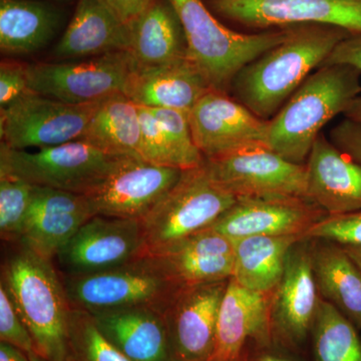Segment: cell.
I'll list each match as a JSON object with an SVG mask.
<instances>
[{"instance_id":"1","label":"cell","mask_w":361,"mask_h":361,"mask_svg":"<svg viewBox=\"0 0 361 361\" xmlns=\"http://www.w3.org/2000/svg\"><path fill=\"white\" fill-rule=\"evenodd\" d=\"M353 33L336 26L296 25L284 42L244 66L232 82L234 99L262 120L273 118L289 97Z\"/></svg>"},{"instance_id":"2","label":"cell","mask_w":361,"mask_h":361,"mask_svg":"<svg viewBox=\"0 0 361 361\" xmlns=\"http://www.w3.org/2000/svg\"><path fill=\"white\" fill-rule=\"evenodd\" d=\"M2 265L1 283L13 299L35 343L47 361H68L71 304L52 261L16 243Z\"/></svg>"},{"instance_id":"3","label":"cell","mask_w":361,"mask_h":361,"mask_svg":"<svg viewBox=\"0 0 361 361\" xmlns=\"http://www.w3.org/2000/svg\"><path fill=\"white\" fill-rule=\"evenodd\" d=\"M361 94V73L348 65H322L269 120L268 148L305 164L322 128L345 113Z\"/></svg>"},{"instance_id":"4","label":"cell","mask_w":361,"mask_h":361,"mask_svg":"<svg viewBox=\"0 0 361 361\" xmlns=\"http://www.w3.org/2000/svg\"><path fill=\"white\" fill-rule=\"evenodd\" d=\"M179 18L190 61L211 89L228 94L244 66L281 44L292 27L254 33L237 32L222 25L203 0H168Z\"/></svg>"},{"instance_id":"5","label":"cell","mask_w":361,"mask_h":361,"mask_svg":"<svg viewBox=\"0 0 361 361\" xmlns=\"http://www.w3.org/2000/svg\"><path fill=\"white\" fill-rule=\"evenodd\" d=\"M61 276L71 306L90 314L134 307L151 308L165 314L183 288L153 255H142L92 274Z\"/></svg>"},{"instance_id":"6","label":"cell","mask_w":361,"mask_h":361,"mask_svg":"<svg viewBox=\"0 0 361 361\" xmlns=\"http://www.w3.org/2000/svg\"><path fill=\"white\" fill-rule=\"evenodd\" d=\"M236 200L214 182L204 164L183 171L177 184L141 221L145 255H159L208 229Z\"/></svg>"},{"instance_id":"7","label":"cell","mask_w":361,"mask_h":361,"mask_svg":"<svg viewBox=\"0 0 361 361\" xmlns=\"http://www.w3.org/2000/svg\"><path fill=\"white\" fill-rule=\"evenodd\" d=\"M123 157L106 155L82 141L37 151L13 149L0 145V172L35 186L87 195L103 182Z\"/></svg>"},{"instance_id":"8","label":"cell","mask_w":361,"mask_h":361,"mask_svg":"<svg viewBox=\"0 0 361 361\" xmlns=\"http://www.w3.org/2000/svg\"><path fill=\"white\" fill-rule=\"evenodd\" d=\"M99 102L63 103L30 90L0 110L1 142L13 149H39L80 141Z\"/></svg>"},{"instance_id":"9","label":"cell","mask_w":361,"mask_h":361,"mask_svg":"<svg viewBox=\"0 0 361 361\" xmlns=\"http://www.w3.org/2000/svg\"><path fill=\"white\" fill-rule=\"evenodd\" d=\"M133 66L129 51L80 61L32 63L27 65L28 89L63 103H96L123 92Z\"/></svg>"},{"instance_id":"10","label":"cell","mask_w":361,"mask_h":361,"mask_svg":"<svg viewBox=\"0 0 361 361\" xmlns=\"http://www.w3.org/2000/svg\"><path fill=\"white\" fill-rule=\"evenodd\" d=\"M218 186L235 197L307 199V170L270 149H254L205 160ZM308 200V199H307Z\"/></svg>"},{"instance_id":"11","label":"cell","mask_w":361,"mask_h":361,"mask_svg":"<svg viewBox=\"0 0 361 361\" xmlns=\"http://www.w3.org/2000/svg\"><path fill=\"white\" fill-rule=\"evenodd\" d=\"M209 8L244 27L264 30L304 25L336 26L361 35V0H207Z\"/></svg>"},{"instance_id":"12","label":"cell","mask_w":361,"mask_h":361,"mask_svg":"<svg viewBox=\"0 0 361 361\" xmlns=\"http://www.w3.org/2000/svg\"><path fill=\"white\" fill-rule=\"evenodd\" d=\"M197 148L205 160L268 148L269 121L262 120L226 92L210 90L188 113Z\"/></svg>"},{"instance_id":"13","label":"cell","mask_w":361,"mask_h":361,"mask_svg":"<svg viewBox=\"0 0 361 361\" xmlns=\"http://www.w3.org/2000/svg\"><path fill=\"white\" fill-rule=\"evenodd\" d=\"M183 171L123 157L85 196L94 216L142 221L177 184Z\"/></svg>"},{"instance_id":"14","label":"cell","mask_w":361,"mask_h":361,"mask_svg":"<svg viewBox=\"0 0 361 361\" xmlns=\"http://www.w3.org/2000/svg\"><path fill=\"white\" fill-rule=\"evenodd\" d=\"M145 255L141 221L92 216L56 259L68 276L113 269Z\"/></svg>"},{"instance_id":"15","label":"cell","mask_w":361,"mask_h":361,"mask_svg":"<svg viewBox=\"0 0 361 361\" xmlns=\"http://www.w3.org/2000/svg\"><path fill=\"white\" fill-rule=\"evenodd\" d=\"M229 280L183 287L166 310L174 361H209L221 302Z\"/></svg>"},{"instance_id":"16","label":"cell","mask_w":361,"mask_h":361,"mask_svg":"<svg viewBox=\"0 0 361 361\" xmlns=\"http://www.w3.org/2000/svg\"><path fill=\"white\" fill-rule=\"evenodd\" d=\"M327 216L304 198L239 197L210 229L230 239L251 236H299Z\"/></svg>"},{"instance_id":"17","label":"cell","mask_w":361,"mask_h":361,"mask_svg":"<svg viewBox=\"0 0 361 361\" xmlns=\"http://www.w3.org/2000/svg\"><path fill=\"white\" fill-rule=\"evenodd\" d=\"M319 300L310 240H300L289 251L283 276L274 290L271 329L284 341L300 343L311 331Z\"/></svg>"},{"instance_id":"18","label":"cell","mask_w":361,"mask_h":361,"mask_svg":"<svg viewBox=\"0 0 361 361\" xmlns=\"http://www.w3.org/2000/svg\"><path fill=\"white\" fill-rule=\"evenodd\" d=\"M92 216L85 195L35 186L18 243L52 261Z\"/></svg>"},{"instance_id":"19","label":"cell","mask_w":361,"mask_h":361,"mask_svg":"<svg viewBox=\"0 0 361 361\" xmlns=\"http://www.w3.org/2000/svg\"><path fill=\"white\" fill-rule=\"evenodd\" d=\"M305 165L308 200L329 216L361 211V164L320 134Z\"/></svg>"},{"instance_id":"20","label":"cell","mask_w":361,"mask_h":361,"mask_svg":"<svg viewBox=\"0 0 361 361\" xmlns=\"http://www.w3.org/2000/svg\"><path fill=\"white\" fill-rule=\"evenodd\" d=\"M210 90L201 71L187 56L161 66H137L134 61L123 94L140 106L188 114Z\"/></svg>"},{"instance_id":"21","label":"cell","mask_w":361,"mask_h":361,"mask_svg":"<svg viewBox=\"0 0 361 361\" xmlns=\"http://www.w3.org/2000/svg\"><path fill=\"white\" fill-rule=\"evenodd\" d=\"M269 294L240 286L230 279L221 302L215 346L209 361H238L249 339L264 342L271 331Z\"/></svg>"},{"instance_id":"22","label":"cell","mask_w":361,"mask_h":361,"mask_svg":"<svg viewBox=\"0 0 361 361\" xmlns=\"http://www.w3.org/2000/svg\"><path fill=\"white\" fill-rule=\"evenodd\" d=\"M129 47V25L104 0H78L73 18L52 54L59 61H77L128 51Z\"/></svg>"},{"instance_id":"23","label":"cell","mask_w":361,"mask_h":361,"mask_svg":"<svg viewBox=\"0 0 361 361\" xmlns=\"http://www.w3.org/2000/svg\"><path fill=\"white\" fill-rule=\"evenodd\" d=\"M99 332L130 361H174L165 316L147 307L90 314Z\"/></svg>"},{"instance_id":"24","label":"cell","mask_w":361,"mask_h":361,"mask_svg":"<svg viewBox=\"0 0 361 361\" xmlns=\"http://www.w3.org/2000/svg\"><path fill=\"white\" fill-rule=\"evenodd\" d=\"M153 256L183 287L229 280L234 272V242L210 228Z\"/></svg>"},{"instance_id":"25","label":"cell","mask_w":361,"mask_h":361,"mask_svg":"<svg viewBox=\"0 0 361 361\" xmlns=\"http://www.w3.org/2000/svg\"><path fill=\"white\" fill-rule=\"evenodd\" d=\"M129 28L128 51L135 65L161 66L188 56L184 30L168 0H154Z\"/></svg>"},{"instance_id":"26","label":"cell","mask_w":361,"mask_h":361,"mask_svg":"<svg viewBox=\"0 0 361 361\" xmlns=\"http://www.w3.org/2000/svg\"><path fill=\"white\" fill-rule=\"evenodd\" d=\"M319 241L310 246L313 274L319 295L361 330V271L343 247Z\"/></svg>"},{"instance_id":"27","label":"cell","mask_w":361,"mask_h":361,"mask_svg":"<svg viewBox=\"0 0 361 361\" xmlns=\"http://www.w3.org/2000/svg\"><path fill=\"white\" fill-rule=\"evenodd\" d=\"M61 14L39 0H0V51L23 56L47 47L58 32Z\"/></svg>"},{"instance_id":"28","label":"cell","mask_w":361,"mask_h":361,"mask_svg":"<svg viewBox=\"0 0 361 361\" xmlns=\"http://www.w3.org/2000/svg\"><path fill=\"white\" fill-rule=\"evenodd\" d=\"M234 242L232 280L259 293L274 291L283 276L289 251L299 236H251Z\"/></svg>"},{"instance_id":"29","label":"cell","mask_w":361,"mask_h":361,"mask_svg":"<svg viewBox=\"0 0 361 361\" xmlns=\"http://www.w3.org/2000/svg\"><path fill=\"white\" fill-rule=\"evenodd\" d=\"M80 141L106 155L141 158L139 106L123 92L99 102Z\"/></svg>"},{"instance_id":"30","label":"cell","mask_w":361,"mask_h":361,"mask_svg":"<svg viewBox=\"0 0 361 361\" xmlns=\"http://www.w3.org/2000/svg\"><path fill=\"white\" fill-rule=\"evenodd\" d=\"M311 332L315 361H361L360 330L322 297Z\"/></svg>"},{"instance_id":"31","label":"cell","mask_w":361,"mask_h":361,"mask_svg":"<svg viewBox=\"0 0 361 361\" xmlns=\"http://www.w3.org/2000/svg\"><path fill=\"white\" fill-rule=\"evenodd\" d=\"M68 361H130L99 332L87 311L71 306Z\"/></svg>"},{"instance_id":"32","label":"cell","mask_w":361,"mask_h":361,"mask_svg":"<svg viewBox=\"0 0 361 361\" xmlns=\"http://www.w3.org/2000/svg\"><path fill=\"white\" fill-rule=\"evenodd\" d=\"M35 185L16 176L0 172V234L18 243L32 204Z\"/></svg>"},{"instance_id":"33","label":"cell","mask_w":361,"mask_h":361,"mask_svg":"<svg viewBox=\"0 0 361 361\" xmlns=\"http://www.w3.org/2000/svg\"><path fill=\"white\" fill-rule=\"evenodd\" d=\"M141 120V149L142 160L163 166L184 170L182 160L166 134L165 130L149 109L139 106Z\"/></svg>"},{"instance_id":"34","label":"cell","mask_w":361,"mask_h":361,"mask_svg":"<svg viewBox=\"0 0 361 361\" xmlns=\"http://www.w3.org/2000/svg\"><path fill=\"white\" fill-rule=\"evenodd\" d=\"M302 240H322L339 245L361 247V211L325 216L304 233Z\"/></svg>"},{"instance_id":"35","label":"cell","mask_w":361,"mask_h":361,"mask_svg":"<svg viewBox=\"0 0 361 361\" xmlns=\"http://www.w3.org/2000/svg\"><path fill=\"white\" fill-rule=\"evenodd\" d=\"M0 341L21 349L26 353H35L32 337L14 306L13 299L0 282Z\"/></svg>"},{"instance_id":"36","label":"cell","mask_w":361,"mask_h":361,"mask_svg":"<svg viewBox=\"0 0 361 361\" xmlns=\"http://www.w3.org/2000/svg\"><path fill=\"white\" fill-rule=\"evenodd\" d=\"M27 65L4 61L0 65V110L6 109L27 92Z\"/></svg>"},{"instance_id":"37","label":"cell","mask_w":361,"mask_h":361,"mask_svg":"<svg viewBox=\"0 0 361 361\" xmlns=\"http://www.w3.org/2000/svg\"><path fill=\"white\" fill-rule=\"evenodd\" d=\"M329 140L344 154L361 164V123L344 118L331 130Z\"/></svg>"},{"instance_id":"38","label":"cell","mask_w":361,"mask_h":361,"mask_svg":"<svg viewBox=\"0 0 361 361\" xmlns=\"http://www.w3.org/2000/svg\"><path fill=\"white\" fill-rule=\"evenodd\" d=\"M323 65H348L361 73V35H351L342 40Z\"/></svg>"},{"instance_id":"39","label":"cell","mask_w":361,"mask_h":361,"mask_svg":"<svg viewBox=\"0 0 361 361\" xmlns=\"http://www.w3.org/2000/svg\"><path fill=\"white\" fill-rule=\"evenodd\" d=\"M104 1L126 25H129L149 8L154 0H104Z\"/></svg>"},{"instance_id":"40","label":"cell","mask_w":361,"mask_h":361,"mask_svg":"<svg viewBox=\"0 0 361 361\" xmlns=\"http://www.w3.org/2000/svg\"><path fill=\"white\" fill-rule=\"evenodd\" d=\"M0 361H32L30 355L21 349L0 341Z\"/></svg>"},{"instance_id":"41","label":"cell","mask_w":361,"mask_h":361,"mask_svg":"<svg viewBox=\"0 0 361 361\" xmlns=\"http://www.w3.org/2000/svg\"><path fill=\"white\" fill-rule=\"evenodd\" d=\"M343 115L345 118L361 123V94L356 97Z\"/></svg>"},{"instance_id":"42","label":"cell","mask_w":361,"mask_h":361,"mask_svg":"<svg viewBox=\"0 0 361 361\" xmlns=\"http://www.w3.org/2000/svg\"><path fill=\"white\" fill-rule=\"evenodd\" d=\"M344 250L348 254L349 257L353 259V262L357 265L361 271V247L360 246H343Z\"/></svg>"},{"instance_id":"43","label":"cell","mask_w":361,"mask_h":361,"mask_svg":"<svg viewBox=\"0 0 361 361\" xmlns=\"http://www.w3.org/2000/svg\"><path fill=\"white\" fill-rule=\"evenodd\" d=\"M256 361H293L289 360V358L284 357V356H280L277 355H271V353H267V355H262L259 356Z\"/></svg>"},{"instance_id":"44","label":"cell","mask_w":361,"mask_h":361,"mask_svg":"<svg viewBox=\"0 0 361 361\" xmlns=\"http://www.w3.org/2000/svg\"><path fill=\"white\" fill-rule=\"evenodd\" d=\"M28 355H30V360L32 361H47L44 360V358L40 357V356L37 355L35 353H28Z\"/></svg>"},{"instance_id":"45","label":"cell","mask_w":361,"mask_h":361,"mask_svg":"<svg viewBox=\"0 0 361 361\" xmlns=\"http://www.w3.org/2000/svg\"><path fill=\"white\" fill-rule=\"evenodd\" d=\"M238 361H245V356H243V357L240 358Z\"/></svg>"},{"instance_id":"46","label":"cell","mask_w":361,"mask_h":361,"mask_svg":"<svg viewBox=\"0 0 361 361\" xmlns=\"http://www.w3.org/2000/svg\"><path fill=\"white\" fill-rule=\"evenodd\" d=\"M360 338H361V330H360Z\"/></svg>"}]
</instances>
